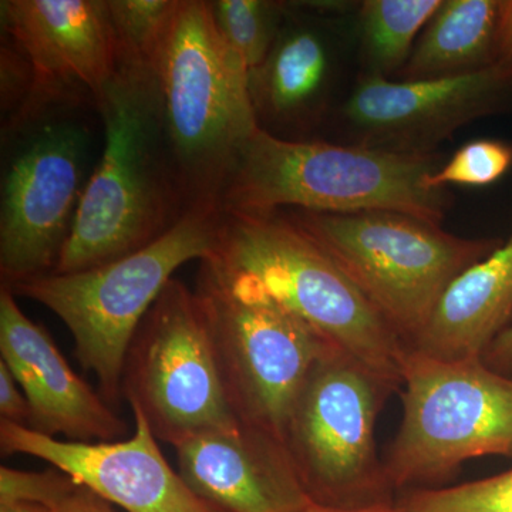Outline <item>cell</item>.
<instances>
[{
  "label": "cell",
  "instance_id": "6da1fadb",
  "mask_svg": "<svg viewBox=\"0 0 512 512\" xmlns=\"http://www.w3.org/2000/svg\"><path fill=\"white\" fill-rule=\"evenodd\" d=\"M99 111L104 150L52 274L97 268L163 237L188 210L161 124L153 72L121 67Z\"/></svg>",
  "mask_w": 512,
  "mask_h": 512
},
{
  "label": "cell",
  "instance_id": "7a4b0ae2",
  "mask_svg": "<svg viewBox=\"0 0 512 512\" xmlns=\"http://www.w3.org/2000/svg\"><path fill=\"white\" fill-rule=\"evenodd\" d=\"M440 158L404 156L319 140H286L256 128L222 190L224 212L271 214L282 208L326 214L394 211L441 224L451 207L446 188L427 178Z\"/></svg>",
  "mask_w": 512,
  "mask_h": 512
},
{
  "label": "cell",
  "instance_id": "3957f363",
  "mask_svg": "<svg viewBox=\"0 0 512 512\" xmlns=\"http://www.w3.org/2000/svg\"><path fill=\"white\" fill-rule=\"evenodd\" d=\"M248 70L225 43L210 2L180 0L153 64L165 141L188 208L220 202L254 134Z\"/></svg>",
  "mask_w": 512,
  "mask_h": 512
},
{
  "label": "cell",
  "instance_id": "277c9868",
  "mask_svg": "<svg viewBox=\"0 0 512 512\" xmlns=\"http://www.w3.org/2000/svg\"><path fill=\"white\" fill-rule=\"evenodd\" d=\"M202 261L254 282L330 346L402 387L403 340L285 212H224L217 245Z\"/></svg>",
  "mask_w": 512,
  "mask_h": 512
},
{
  "label": "cell",
  "instance_id": "5b68a950",
  "mask_svg": "<svg viewBox=\"0 0 512 512\" xmlns=\"http://www.w3.org/2000/svg\"><path fill=\"white\" fill-rule=\"evenodd\" d=\"M222 218L220 202H198L163 237L133 254L87 271L39 276L10 289L62 320L72 333L77 360L97 377L101 396L113 406L120 400L124 362L141 322L180 266L212 254Z\"/></svg>",
  "mask_w": 512,
  "mask_h": 512
},
{
  "label": "cell",
  "instance_id": "8992f818",
  "mask_svg": "<svg viewBox=\"0 0 512 512\" xmlns=\"http://www.w3.org/2000/svg\"><path fill=\"white\" fill-rule=\"evenodd\" d=\"M285 214L332 256L406 348L447 286L503 244L457 237L440 224L402 212Z\"/></svg>",
  "mask_w": 512,
  "mask_h": 512
},
{
  "label": "cell",
  "instance_id": "52a82bcc",
  "mask_svg": "<svg viewBox=\"0 0 512 512\" xmlns=\"http://www.w3.org/2000/svg\"><path fill=\"white\" fill-rule=\"evenodd\" d=\"M402 423L383 457L397 493L451 480L473 458H512V377L483 359H434L406 349Z\"/></svg>",
  "mask_w": 512,
  "mask_h": 512
},
{
  "label": "cell",
  "instance_id": "ba28073f",
  "mask_svg": "<svg viewBox=\"0 0 512 512\" xmlns=\"http://www.w3.org/2000/svg\"><path fill=\"white\" fill-rule=\"evenodd\" d=\"M194 291L229 407L239 423L285 444L303 384L333 346L254 282L211 262L201 261Z\"/></svg>",
  "mask_w": 512,
  "mask_h": 512
},
{
  "label": "cell",
  "instance_id": "9c48e42d",
  "mask_svg": "<svg viewBox=\"0 0 512 512\" xmlns=\"http://www.w3.org/2000/svg\"><path fill=\"white\" fill-rule=\"evenodd\" d=\"M394 384L330 348L313 367L289 417L285 447L311 500L357 508L396 503L376 444Z\"/></svg>",
  "mask_w": 512,
  "mask_h": 512
},
{
  "label": "cell",
  "instance_id": "30bf717a",
  "mask_svg": "<svg viewBox=\"0 0 512 512\" xmlns=\"http://www.w3.org/2000/svg\"><path fill=\"white\" fill-rule=\"evenodd\" d=\"M121 397L171 447L241 424L222 387L200 299L180 279H171L141 322L124 362Z\"/></svg>",
  "mask_w": 512,
  "mask_h": 512
},
{
  "label": "cell",
  "instance_id": "8fae6325",
  "mask_svg": "<svg viewBox=\"0 0 512 512\" xmlns=\"http://www.w3.org/2000/svg\"><path fill=\"white\" fill-rule=\"evenodd\" d=\"M2 33L29 74L8 133L35 126L55 109L99 107L119 70L107 0H3Z\"/></svg>",
  "mask_w": 512,
  "mask_h": 512
},
{
  "label": "cell",
  "instance_id": "7c38bea8",
  "mask_svg": "<svg viewBox=\"0 0 512 512\" xmlns=\"http://www.w3.org/2000/svg\"><path fill=\"white\" fill-rule=\"evenodd\" d=\"M87 144L76 124H45L10 163L0 210L2 286L55 271L82 200Z\"/></svg>",
  "mask_w": 512,
  "mask_h": 512
},
{
  "label": "cell",
  "instance_id": "4fadbf2b",
  "mask_svg": "<svg viewBox=\"0 0 512 512\" xmlns=\"http://www.w3.org/2000/svg\"><path fill=\"white\" fill-rule=\"evenodd\" d=\"M512 106V60L480 72L400 82L362 73L339 110L356 146L430 156L471 121Z\"/></svg>",
  "mask_w": 512,
  "mask_h": 512
},
{
  "label": "cell",
  "instance_id": "5bb4252c",
  "mask_svg": "<svg viewBox=\"0 0 512 512\" xmlns=\"http://www.w3.org/2000/svg\"><path fill=\"white\" fill-rule=\"evenodd\" d=\"M130 409L134 430L127 439L59 440L0 420V447L8 456L25 454L46 461L127 512H222L191 490L165 460L144 414Z\"/></svg>",
  "mask_w": 512,
  "mask_h": 512
},
{
  "label": "cell",
  "instance_id": "9a60e30c",
  "mask_svg": "<svg viewBox=\"0 0 512 512\" xmlns=\"http://www.w3.org/2000/svg\"><path fill=\"white\" fill-rule=\"evenodd\" d=\"M12 289H0V353L28 397L29 429L69 441L124 439L126 421L64 359L55 340L20 309Z\"/></svg>",
  "mask_w": 512,
  "mask_h": 512
},
{
  "label": "cell",
  "instance_id": "2e32d148",
  "mask_svg": "<svg viewBox=\"0 0 512 512\" xmlns=\"http://www.w3.org/2000/svg\"><path fill=\"white\" fill-rule=\"evenodd\" d=\"M178 473L222 512H298L311 503L282 441L238 424L174 447Z\"/></svg>",
  "mask_w": 512,
  "mask_h": 512
},
{
  "label": "cell",
  "instance_id": "e0dca14e",
  "mask_svg": "<svg viewBox=\"0 0 512 512\" xmlns=\"http://www.w3.org/2000/svg\"><path fill=\"white\" fill-rule=\"evenodd\" d=\"M336 79V50L325 23L292 13L264 62L248 74L249 96L261 130L286 140L322 121Z\"/></svg>",
  "mask_w": 512,
  "mask_h": 512
},
{
  "label": "cell",
  "instance_id": "ac0fdd59",
  "mask_svg": "<svg viewBox=\"0 0 512 512\" xmlns=\"http://www.w3.org/2000/svg\"><path fill=\"white\" fill-rule=\"evenodd\" d=\"M512 323V235L447 286L406 349L447 362L483 359Z\"/></svg>",
  "mask_w": 512,
  "mask_h": 512
},
{
  "label": "cell",
  "instance_id": "d6986e66",
  "mask_svg": "<svg viewBox=\"0 0 512 512\" xmlns=\"http://www.w3.org/2000/svg\"><path fill=\"white\" fill-rule=\"evenodd\" d=\"M498 15L500 0H443L394 80L461 76L501 62Z\"/></svg>",
  "mask_w": 512,
  "mask_h": 512
},
{
  "label": "cell",
  "instance_id": "ffe728a7",
  "mask_svg": "<svg viewBox=\"0 0 512 512\" xmlns=\"http://www.w3.org/2000/svg\"><path fill=\"white\" fill-rule=\"evenodd\" d=\"M443 0H366L359 12V53L365 74L392 79L412 55L416 37Z\"/></svg>",
  "mask_w": 512,
  "mask_h": 512
},
{
  "label": "cell",
  "instance_id": "44dd1931",
  "mask_svg": "<svg viewBox=\"0 0 512 512\" xmlns=\"http://www.w3.org/2000/svg\"><path fill=\"white\" fill-rule=\"evenodd\" d=\"M210 6L215 28L248 72L268 56L289 10L269 0H214Z\"/></svg>",
  "mask_w": 512,
  "mask_h": 512
},
{
  "label": "cell",
  "instance_id": "7402d4cb",
  "mask_svg": "<svg viewBox=\"0 0 512 512\" xmlns=\"http://www.w3.org/2000/svg\"><path fill=\"white\" fill-rule=\"evenodd\" d=\"M180 0H107L119 66L150 70Z\"/></svg>",
  "mask_w": 512,
  "mask_h": 512
},
{
  "label": "cell",
  "instance_id": "603a6c76",
  "mask_svg": "<svg viewBox=\"0 0 512 512\" xmlns=\"http://www.w3.org/2000/svg\"><path fill=\"white\" fill-rule=\"evenodd\" d=\"M396 505L400 512H512V468L451 487L402 491Z\"/></svg>",
  "mask_w": 512,
  "mask_h": 512
},
{
  "label": "cell",
  "instance_id": "cb8c5ba5",
  "mask_svg": "<svg viewBox=\"0 0 512 512\" xmlns=\"http://www.w3.org/2000/svg\"><path fill=\"white\" fill-rule=\"evenodd\" d=\"M511 167L512 141H471L430 175L427 185L430 188H447L450 184L485 187L500 180Z\"/></svg>",
  "mask_w": 512,
  "mask_h": 512
},
{
  "label": "cell",
  "instance_id": "d4e9b609",
  "mask_svg": "<svg viewBox=\"0 0 512 512\" xmlns=\"http://www.w3.org/2000/svg\"><path fill=\"white\" fill-rule=\"evenodd\" d=\"M79 487L56 467L45 471L0 467V504L33 503L60 510Z\"/></svg>",
  "mask_w": 512,
  "mask_h": 512
},
{
  "label": "cell",
  "instance_id": "484cf974",
  "mask_svg": "<svg viewBox=\"0 0 512 512\" xmlns=\"http://www.w3.org/2000/svg\"><path fill=\"white\" fill-rule=\"evenodd\" d=\"M0 416V420L25 427L32 420L28 397L3 360H0Z\"/></svg>",
  "mask_w": 512,
  "mask_h": 512
},
{
  "label": "cell",
  "instance_id": "4316f807",
  "mask_svg": "<svg viewBox=\"0 0 512 512\" xmlns=\"http://www.w3.org/2000/svg\"><path fill=\"white\" fill-rule=\"evenodd\" d=\"M483 360L495 372L512 377V323L494 340Z\"/></svg>",
  "mask_w": 512,
  "mask_h": 512
},
{
  "label": "cell",
  "instance_id": "83f0119b",
  "mask_svg": "<svg viewBox=\"0 0 512 512\" xmlns=\"http://www.w3.org/2000/svg\"><path fill=\"white\" fill-rule=\"evenodd\" d=\"M59 512H116L113 504L80 485L76 493L60 507Z\"/></svg>",
  "mask_w": 512,
  "mask_h": 512
},
{
  "label": "cell",
  "instance_id": "f1b7e54d",
  "mask_svg": "<svg viewBox=\"0 0 512 512\" xmlns=\"http://www.w3.org/2000/svg\"><path fill=\"white\" fill-rule=\"evenodd\" d=\"M497 40L501 62L512 60V0H500Z\"/></svg>",
  "mask_w": 512,
  "mask_h": 512
},
{
  "label": "cell",
  "instance_id": "f546056e",
  "mask_svg": "<svg viewBox=\"0 0 512 512\" xmlns=\"http://www.w3.org/2000/svg\"><path fill=\"white\" fill-rule=\"evenodd\" d=\"M298 512H400V510L397 508L396 503L369 505V507L343 508L316 503V501L312 500L311 503L305 505V507L301 508Z\"/></svg>",
  "mask_w": 512,
  "mask_h": 512
},
{
  "label": "cell",
  "instance_id": "4dcf8cb0",
  "mask_svg": "<svg viewBox=\"0 0 512 512\" xmlns=\"http://www.w3.org/2000/svg\"><path fill=\"white\" fill-rule=\"evenodd\" d=\"M0 512H59V510L42 504L6 503L0 504Z\"/></svg>",
  "mask_w": 512,
  "mask_h": 512
}]
</instances>
